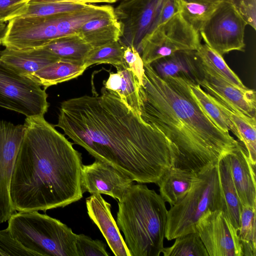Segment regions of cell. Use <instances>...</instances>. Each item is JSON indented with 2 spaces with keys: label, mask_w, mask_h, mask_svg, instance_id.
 <instances>
[{
  "label": "cell",
  "mask_w": 256,
  "mask_h": 256,
  "mask_svg": "<svg viewBox=\"0 0 256 256\" xmlns=\"http://www.w3.org/2000/svg\"><path fill=\"white\" fill-rule=\"evenodd\" d=\"M40 48L60 60L80 62L92 48L78 34L60 36Z\"/></svg>",
  "instance_id": "obj_25"
},
{
  "label": "cell",
  "mask_w": 256,
  "mask_h": 256,
  "mask_svg": "<svg viewBox=\"0 0 256 256\" xmlns=\"http://www.w3.org/2000/svg\"><path fill=\"white\" fill-rule=\"evenodd\" d=\"M209 256H243L238 231L222 210H209L196 226Z\"/></svg>",
  "instance_id": "obj_11"
},
{
  "label": "cell",
  "mask_w": 256,
  "mask_h": 256,
  "mask_svg": "<svg viewBox=\"0 0 256 256\" xmlns=\"http://www.w3.org/2000/svg\"><path fill=\"white\" fill-rule=\"evenodd\" d=\"M178 12H179L178 0H164L158 26L168 21Z\"/></svg>",
  "instance_id": "obj_38"
},
{
  "label": "cell",
  "mask_w": 256,
  "mask_h": 256,
  "mask_svg": "<svg viewBox=\"0 0 256 256\" xmlns=\"http://www.w3.org/2000/svg\"><path fill=\"white\" fill-rule=\"evenodd\" d=\"M116 72H110L104 88L116 93L136 114L140 116L139 83L133 72L124 62L114 66Z\"/></svg>",
  "instance_id": "obj_18"
},
{
  "label": "cell",
  "mask_w": 256,
  "mask_h": 256,
  "mask_svg": "<svg viewBox=\"0 0 256 256\" xmlns=\"http://www.w3.org/2000/svg\"><path fill=\"white\" fill-rule=\"evenodd\" d=\"M144 66L138 88L140 116L176 146L174 167L198 173L238 150L240 142L218 128L196 100L190 79L161 78L150 64Z\"/></svg>",
  "instance_id": "obj_2"
},
{
  "label": "cell",
  "mask_w": 256,
  "mask_h": 256,
  "mask_svg": "<svg viewBox=\"0 0 256 256\" xmlns=\"http://www.w3.org/2000/svg\"><path fill=\"white\" fill-rule=\"evenodd\" d=\"M118 0H29L28 2H64L94 4L98 3L112 4Z\"/></svg>",
  "instance_id": "obj_39"
},
{
  "label": "cell",
  "mask_w": 256,
  "mask_h": 256,
  "mask_svg": "<svg viewBox=\"0 0 256 256\" xmlns=\"http://www.w3.org/2000/svg\"><path fill=\"white\" fill-rule=\"evenodd\" d=\"M198 178V173L172 166L162 176L156 184L160 196L170 206L181 200L191 189Z\"/></svg>",
  "instance_id": "obj_19"
},
{
  "label": "cell",
  "mask_w": 256,
  "mask_h": 256,
  "mask_svg": "<svg viewBox=\"0 0 256 256\" xmlns=\"http://www.w3.org/2000/svg\"><path fill=\"white\" fill-rule=\"evenodd\" d=\"M198 68L195 82L203 87L206 92L247 116L256 118V96L254 90L242 88L232 84L202 64L198 57Z\"/></svg>",
  "instance_id": "obj_13"
},
{
  "label": "cell",
  "mask_w": 256,
  "mask_h": 256,
  "mask_svg": "<svg viewBox=\"0 0 256 256\" xmlns=\"http://www.w3.org/2000/svg\"><path fill=\"white\" fill-rule=\"evenodd\" d=\"M164 0H122L114 8L120 24L118 42L134 47L139 52L141 42L158 26Z\"/></svg>",
  "instance_id": "obj_9"
},
{
  "label": "cell",
  "mask_w": 256,
  "mask_h": 256,
  "mask_svg": "<svg viewBox=\"0 0 256 256\" xmlns=\"http://www.w3.org/2000/svg\"><path fill=\"white\" fill-rule=\"evenodd\" d=\"M234 9L246 23L256 30V0H226Z\"/></svg>",
  "instance_id": "obj_37"
},
{
  "label": "cell",
  "mask_w": 256,
  "mask_h": 256,
  "mask_svg": "<svg viewBox=\"0 0 256 256\" xmlns=\"http://www.w3.org/2000/svg\"><path fill=\"white\" fill-rule=\"evenodd\" d=\"M24 124L0 120V224L16 211L10 196V186L17 154L23 138Z\"/></svg>",
  "instance_id": "obj_12"
},
{
  "label": "cell",
  "mask_w": 256,
  "mask_h": 256,
  "mask_svg": "<svg viewBox=\"0 0 256 256\" xmlns=\"http://www.w3.org/2000/svg\"><path fill=\"white\" fill-rule=\"evenodd\" d=\"M189 85L194 97L212 122L220 130L232 132L239 139L234 124L214 102L212 96L204 91L196 82L190 80Z\"/></svg>",
  "instance_id": "obj_26"
},
{
  "label": "cell",
  "mask_w": 256,
  "mask_h": 256,
  "mask_svg": "<svg viewBox=\"0 0 256 256\" xmlns=\"http://www.w3.org/2000/svg\"><path fill=\"white\" fill-rule=\"evenodd\" d=\"M36 256L11 235L7 228L0 230V256Z\"/></svg>",
  "instance_id": "obj_34"
},
{
  "label": "cell",
  "mask_w": 256,
  "mask_h": 256,
  "mask_svg": "<svg viewBox=\"0 0 256 256\" xmlns=\"http://www.w3.org/2000/svg\"><path fill=\"white\" fill-rule=\"evenodd\" d=\"M218 164L198 172L186 195L168 210L165 238L168 240L196 232L198 222L209 210H222L226 214Z\"/></svg>",
  "instance_id": "obj_6"
},
{
  "label": "cell",
  "mask_w": 256,
  "mask_h": 256,
  "mask_svg": "<svg viewBox=\"0 0 256 256\" xmlns=\"http://www.w3.org/2000/svg\"><path fill=\"white\" fill-rule=\"evenodd\" d=\"M213 100L235 126L239 140L245 146L249 159L256 164V120L236 109L232 108L220 100L212 96Z\"/></svg>",
  "instance_id": "obj_23"
},
{
  "label": "cell",
  "mask_w": 256,
  "mask_h": 256,
  "mask_svg": "<svg viewBox=\"0 0 256 256\" xmlns=\"http://www.w3.org/2000/svg\"><path fill=\"white\" fill-rule=\"evenodd\" d=\"M78 34L92 48L118 41L121 28L114 14L94 18L84 24Z\"/></svg>",
  "instance_id": "obj_21"
},
{
  "label": "cell",
  "mask_w": 256,
  "mask_h": 256,
  "mask_svg": "<svg viewBox=\"0 0 256 256\" xmlns=\"http://www.w3.org/2000/svg\"><path fill=\"white\" fill-rule=\"evenodd\" d=\"M196 52L202 64L232 84L242 88H247L238 76L227 65L222 56L208 45L200 44Z\"/></svg>",
  "instance_id": "obj_27"
},
{
  "label": "cell",
  "mask_w": 256,
  "mask_h": 256,
  "mask_svg": "<svg viewBox=\"0 0 256 256\" xmlns=\"http://www.w3.org/2000/svg\"><path fill=\"white\" fill-rule=\"evenodd\" d=\"M76 245L78 256H110L102 241L92 240L84 234H76Z\"/></svg>",
  "instance_id": "obj_33"
},
{
  "label": "cell",
  "mask_w": 256,
  "mask_h": 256,
  "mask_svg": "<svg viewBox=\"0 0 256 256\" xmlns=\"http://www.w3.org/2000/svg\"><path fill=\"white\" fill-rule=\"evenodd\" d=\"M87 67L84 62L60 60L27 78L47 88L68 81L82 75Z\"/></svg>",
  "instance_id": "obj_22"
},
{
  "label": "cell",
  "mask_w": 256,
  "mask_h": 256,
  "mask_svg": "<svg viewBox=\"0 0 256 256\" xmlns=\"http://www.w3.org/2000/svg\"><path fill=\"white\" fill-rule=\"evenodd\" d=\"M10 186L14 210L64 208L83 197L82 154L44 116L26 118Z\"/></svg>",
  "instance_id": "obj_3"
},
{
  "label": "cell",
  "mask_w": 256,
  "mask_h": 256,
  "mask_svg": "<svg viewBox=\"0 0 256 256\" xmlns=\"http://www.w3.org/2000/svg\"><path fill=\"white\" fill-rule=\"evenodd\" d=\"M256 208L242 206L238 236L243 256H256Z\"/></svg>",
  "instance_id": "obj_28"
},
{
  "label": "cell",
  "mask_w": 256,
  "mask_h": 256,
  "mask_svg": "<svg viewBox=\"0 0 256 256\" xmlns=\"http://www.w3.org/2000/svg\"><path fill=\"white\" fill-rule=\"evenodd\" d=\"M8 228L12 236L36 256H78L76 234L46 214L38 211L14 213Z\"/></svg>",
  "instance_id": "obj_5"
},
{
  "label": "cell",
  "mask_w": 256,
  "mask_h": 256,
  "mask_svg": "<svg viewBox=\"0 0 256 256\" xmlns=\"http://www.w3.org/2000/svg\"><path fill=\"white\" fill-rule=\"evenodd\" d=\"M133 182L112 166L97 160L91 164L82 166L81 186L83 193L105 194L119 201Z\"/></svg>",
  "instance_id": "obj_14"
},
{
  "label": "cell",
  "mask_w": 256,
  "mask_h": 256,
  "mask_svg": "<svg viewBox=\"0 0 256 256\" xmlns=\"http://www.w3.org/2000/svg\"><path fill=\"white\" fill-rule=\"evenodd\" d=\"M218 166L220 184L226 204V214L238 231L240 224L242 204L232 176L228 154L220 160Z\"/></svg>",
  "instance_id": "obj_24"
},
{
  "label": "cell",
  "mask_w": 256,
  "mask_h": 256,
  "mask_svg": "<svg viewBox=\"0 0 256 256\" xmlns=\"http://www.w3.org/2000/svg\"><path fill=\"white\" fill-rule=\"evenodd\" d=\"M88 214L98 227L116 256H130L111 212V205L101 196L94 194L86 198Z\"/></svg>",
  "instance_id": "obj_15"
},
{
  "label": "cell",
  "mask_w": 256,
  "mask_h": 256,
  "mask_svg": "<svg viewBox=\"0 0 256 256\" xmlns=\"http://www.w3.org/2000/svg\"><path fill=\"white\" fill-rule=\"evenodd\" d=\"M188 2H196L202 4H219L224 0H180Z\"/></svg>",
  "instance_id": "obj_40"
},
{
  "label": "cell",
  "mask_w": 256,
  "mask_h": 256,
  "mask_svg": "<svg viewBox=\"0 0 256 256\" xmlns=\"http://www.w3.org/2000/svg\"><path fill=\"white\" fill-rule=\"evenodd\" d=\"M29 0H0V24L20 16Z\"/></svg>",
  "instance_id": "obj_35"
},
{
  "label": "cell",
  "mask_w": 256,
  "mask_h": 256,
  "mask_svg": "<svg viewBox=\"0 0 256 256\" xmlns=\"http://www.w3.org/2000/svg\"><path fill=\"white\" fill-rule=\"evenodd\" d=\"M232 176L242 206L256 208V166L249 159L240 142L238 148L228 154Z\"/></svg>",
  "instance_id": "obj_16"
},
{
  "label": "cell",
  "mask_w": 256,
  "mask_h": 256,
  "mask_svg": "<svg viewBox=\"0 0 256 256\" xmlns=\"http://www.w3.org/2000/svg\"><path fill=\"white\" fill-rule=\"evenodd\" d=\"M150 66L161 78L184 76L195 82L198 75L196 50L178 52L154 61Z\"/></svg>",
  "instance_id": "obj_20"
},
{
  "label": "cell",
  "mask_w": 256,
  "mask_h": 256,
  "mask_svg": "<svg viewBox=\"0 0 256 256\" xmlns=\"http://www.w3.org/2000/svg\"><path fill=\"white\" fill-rule=\"evenodd\" d=\"M58 60L42 48L28 50L6 48L0 52V61L4 66L26 77Z\"/></svg>",
  "instance_id": "obj_17"
},
{
  "label": "cell",
  "mask_w": 256,
  "mask_h": 256,
  "mask_svg": "<svg viewBox=\"0 0 256 256\" xmlns=\"http://www.w3.org/2000/svg\"><path fill=\"white\" fill-rule=\"evenodd\" d=\"M2 44V39L0 38V44Z\"/></svg>",
  "instance_id": "obj_42"
},
{
  "label": "cell",
  "mask_w": 256,
  "mask_h": 256,
  "mask_svg": "<svg viewBox=\"0 0 256 256\" xmlns=\"http://www.w3.org/2000/svg\"><path fill=\"white\" fill-rule=\"evenodd\" d=\"M88 4L74 2H30L18 17L53 15L80 10Z\"/></svg>",
  "instance_id": "obj_32"
},
{
  "label": "cell",
  "mask_w": 256,
  "mask_h": 256,
  "mask_svg": "<svg viewBox=\"0 0 256 256\" xmlns=\"http://www.w3.org/2000/svg\"><path fill=\"white\" fill-rule=\"evenodd\" d=\"M6 25L5 24H0V38H2L4 35Z\"/></svg>",
  "instance_id": "obj_41"
},
{
  "label": "cell",
  "mask_w": 256,
  "mask_h": 256,
  "mask_svg": "<svg viewBox=\"0 0 256 256\" xmlns=\"http://www.w3.org/2000/svg\"><path fill=\"white\" fill-rule=\"evenodd\" d=\"M124 62L133 72L140 85L142 84L144 64L138 52L133 46H123Z\"/></svg>",
  "instance_id": "obj_36"
},
{
  "label": "cell",
  "mask_w": 256,
  "mask_h": 256,
  "mask_svg": "<svg viewBox=\"0 0 256 256\" xmlns=\"http://www.w3.org/2000/svg\"><path fill=\"white\" fill-rule=\"evenodd\" d=\"M123 62L124 48L118 41L92 48L84 60L87 68L96 64H108L115 66Z\"/></svg>",
  "instance_id": "obj_31"
},
{
  "label": "cell",
  "mask_w": 256,
  "mask_h": 256,
  "mask_svg": "<svg viewBox=\"0 0 256 256\" xmlns=\"http://www.w3.org/2000/svg\"><path fill=\"white\" fill-rule=\"evenodd\" d=\"M61 104L56 126L96 160L140 184H156L178 156L174 144L145 122L114 92Z\"/></svg>",
  "instance_id": "obj_1"
},
{
  "label": "cell",
  "mask_w": 256,
  "mask_h": 256,
  "mask_svg": "<svg viewBox=\"0 0 256 256\" xmlns=\"http://www.w3.org/2000/svg\"><path fill=\"white\" fill-rule=\"evenodd\" d=\"M179 0V12L196 32L200 31L220 4L188 2Z\"/></svg>",
  "instance_id": "obj_30"
},
{
  "label": "cell",
  "mask_w": 256,
  "mask_h": 256,
  "mask_svg": "<svg viewBox=\"0 0 256 256\" xmlns=\"http://www.w3.org/2000/svg\"><path fill=\"white\" fill-rule=\"evenodd\" d=\"M167 215L160 194L145 184H132L118 201L116 222L130 256L160 255Z\"/></svg>",
  "instance_id": "obj_4"
},
{
  "label": "cell",
  "mask_w": 256,
  "mask_h": 256,
  "mask_svg": "<svg viewBox=\"0 0 256 256\" xmlns=\"http://www.w3.org/2000/svg\"><path fill=\"white\" fill-rule=\"evenodd\" d=\"M200 44V33L178 12L143 40L139 53L144 64H150L178 52L196 50Z\"/></svg>",
  "instance_id": "obj_7"
},
{
  "label": "cell",
  "mask_w": 256,
  "mask_h": 256,
  "mask_svg": "<svg viewBox=\"0 0 256 256\" xmlns=\"http://www.w3.org/2000/svg\"><path fill=\"white\" fill-rule=\"evenodd\" d=\"M173 245L164 248V256H209L198 234L188 233L175 238Z\"/></svg>",
  "instance_id": "obj_29"
},
{
  "label": "cell",
  "mask_w": 256,
  "mask_h": 256,
  "mask_svg": "<svg viewBox=\"0 0 256 256\" xmlns=\"http://www.w3.org/2000/svg\"><path fill=\"white\" fill-rule=\"evenodd\" d=\"M246 22L228 2H220L200 31L212 49L222 56L232 50L244 51Z\"/></svg>",
  "instance_id": "obj_10"
},
{
  "label": "cell",
  "mask_w": 256,
  "mask_h": 256,
  "mask_svg": "<svg viewBox=\"0 0 256 256\" xmlns=\"http://www.w3.org/2000/svg\"><path fill=\"white\" fill-rule=\"evenodd\" d=\"M0 61V106L24 115L44 116L49 106L45 89Z\"/></svg>",
  "instance_id": "obj_8"
}]
</instances>
